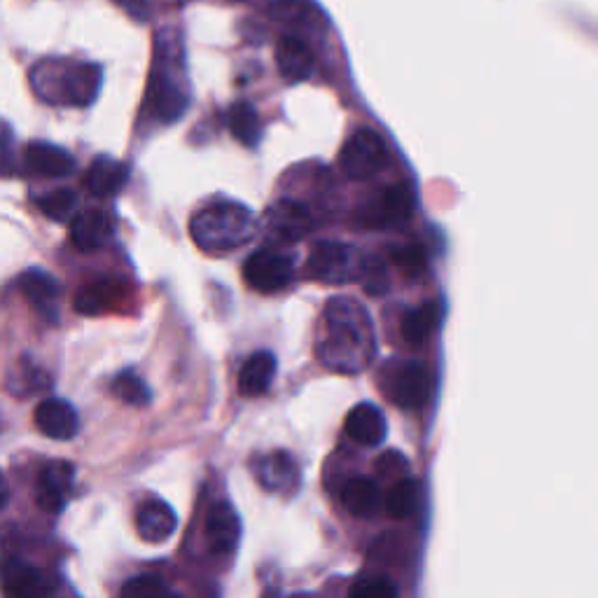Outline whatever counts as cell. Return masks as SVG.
Here are the masks:
<instances>
[{
	"instance_id": "obj_1",
	"label": "cell",
	"mask_w": 598,
	"mask_h": 598,
	"mask_svg": "<svg viewBox=\"0 0 598 598\" xmlns=\"http://www.w3.org/2000/svg\"><path fill=\"white\" fill-rule=\"evenodd\" d=\"M315 355L328 369L361 374L377 355V334L369 311L351 297H332L323 309Z\"/></svg>"
},
{
	"instance_id": "obj_2",
	"label": "cell",
	"mask_w": 598,
	"mask_h": 598,
	"mask_svg": "<svg viewBox=\"0 0 598 598\" xmlns=\"http://www.w3.org/2000/svg\"><path fill=\"white\" fill-rule=\"evenodd\" d=\"M101 82L103 73L97 64L43 62L31 73V85L37 97L54 106H91L99 97Z\"/></svg>"
},
{
	"instance_id": "obj_3",
	"label": "cell",
	"mask_w": 598,
	"mask_h": 598,
	"mask_svg": "<svg viewBox=\"0 0 598 598\" xmlns=\"http://www.w3.org/2000/svg\"><path fill=\"white\" fill-rule=\"evenodd\" d=\"M257 234V218L241 203H215L190 222V236L203 253H230Z\"/></svg>"
},
{
	"instance_id": "obj_4",
	"label": "cell",
	"mask_w": 598,
	"mask_h": 598,
	"mask_svg": "<svg viewBox=\"0 0 598 598\" xmlns=\"http://www.w3.org/2000/svg\"><path fill=\"white\" fill-rule=\"evenodd\" d=\"M365 255L340 241H321L307 259V274L318 284L342 286L361 280Z\"/></svg>"
},
{
	"instance_id": "obj_5",
	"label": "cell",
	"mask_w": 598,
	"mask_h": 598,
	"mask_svg": "<svg viewBox=\"0 0 598 598\" xmlns=\"http://www.w3.org/2000/svg\"><path fill=\"white\" fill-rule=\"evenodd\" d=\"M384 386L400 409H421L433 396V374L421 361H402L386 367Z\"/></svg>"
},
{
	"instance_id": "obj_6",
	"label": "cell",
	"mask_w": 598,
	"mask_h": 598,
	"mask_svg": "<svg viewBox=\"0 0 598 598\" xmlns=\"http://www.w3.org/2000/svg\"><path fill=\"white\" fill-rule=\"evenodd\" d=\"M388 162L386 143L377 131L361 129L344 143L340 153V166L351 180H369L377 176Z\"/></svg>"
},
{
	"instance_id": "obj_7",
	"label": "cell",
	"mask_w": 598,
	"mask_h": 598,
	"mask_svg": "<svg viewBox=\"0 0 598 598\" xmlns=\"http://www.w3.org/2000/svg\"><path fill=\"white\" fill-rule=\"evenodd\" d=\"M414 192L407 182L388 185L374 197L365 209H363V224L374 230H390V228H402L414 215Z\"/></svg>"
},
{
	"instance_id": "obj_8",
	"label": "cell",
	"mask_w": 598,
	"mask_h": 598,
	"mask_svg": "<svg viewBox=\"0 0 598 598\" xmlns=\"http://www.w3.org/2000/svg\"><path fill=\"white\" fill-rule=\"evenodd\" d=\"M292 257L276 253V251H255L246 262H243V280L255 292L272 295L290 286L292 280Z\"/></svg>"
},
{
	"instance_id": "obj_9",
	"label": "cell",
	"mask_w": 598,
	"mask_h": 598,
	"mask_svg": "<svg viewBox=\"0 0 598 598\" xmlns=\"http://www.w3.org/2000/svg\"><path fill=\"white\" fill-rule=\"evenodd\" d=\"M313 228L311 211L304 203L292 199H280L265 211L262 218V232L274 243H297L302 241Z\"/></svg>"
},
{
	"instance_id": "obj_10",
	"label": "cell",
	"mask_w": 598,
	"mask_h": 598,
	"mask_svg": "<svg viewBox=\"0 0 598 598\" xmlns=\"http://www.w3.org/2000/svg\"><path fill=\"white\" fill-rule=\"evenodd\" d=\"M147 106L153 110V115L162 122L178 120L187 108V89L182 80L176 78V73L166 68L164 56L153 70V78H150Z\"/></svg>"
},
{
	"instance_id": "obj_11",
	"label": "cell",
	"mask_w": 598,
	"mask_h": 598,
	"mask_svg": "<svg viewBox=\"0 0 598 598\" xmlns=\"http://www.w3.org/2000/svg\"><path fill=\"white\" fill-rule=\"evenodd\" d=\"M75 467L68 461H49L35 481V500L45 512H62L73 496Z\"/></svg>"
},
{
	"instance_id": "obj_12",
	"label": "cell",
	"mask_w": 598,
	"mask_h": 598,
	"mask_svg": "<svg viewBox=\"0 0 598 598\" xmlns=\"http://www.w3.org/2000/svg\"><path fill=\"white\" fill-rule=\"evenodd\" d=\"M0 589L14 598L47 596L54 591V579H49L37 568L24 564V561L3 558L0 561Z\"/></svg>"
},
{
	"instance_id": "obj_13",
	"label": "cell",
	"mask_w": 598,
	"mask_h": 598,
	"mask_svg": "<svg viewBox=\"0 0 598 598\" xmlns=\"http://www.w3.org/2000/svg\"><path fill=\"white\" fill-rule=\"evenodd\" d=\"M33 421L45 438L59 440V442L75 438L80 430L78 411H75V407L62 398H47L37 405Z\"/></svg>"
},
{
	"instance_id": "obj_14",
	"label": "cell",
	"mask_w": 598,
	"mask_h": 598,
	"mask_svg": "<svg viewBox=\"0 0 598 598\" xmlns=\"http://www.w3.org/2000/svg\"><path fill=\"white\" fill-rule=\"evenodd\" d=\"M241 538V519L230 502H213L206 514V540L215 554L228 556Z\"/></svg>"
},
{
	"instance_id": "obj_15",
	"label": "cell",
	"mask_w": 598,
	"mask_h": 598,
	"mask_svg": "<svg viewBox=\"0 0 598 598\" xmlns=\"http://www.w3.org/2000/svg\"><path fill=\"white\" fill-rule=\"evenodd\" d=\"M112 236H115V220L106 211L89 209L75 215L70 222V241L78 251H99L110 243Z\"/></svg>"
},
{
	"instance_id": "obj_16",
	"label": "cell",
	"mask_w": 598,
	"mask_h": 598,
	"mask_svg": "<svg viewBox=\"0 0 598 598\" xmlns=\"http://www.w3.org/2000/svg\"><path fill=\"white\" fill-rule=\"evenodd\" d=\"M344 428H346V435L355 444L367 446V449H374V446L384 444L386 433H388L384 411L377 405H372V402L355 405L348 411Z\"/></svg>"
},
{
	"instance_id": "obj_17",
	"label": "cell",
	"mask_w": 598,
	"mask_h": 598,
	"mask_svg": "<svg viewBox=\"0 0 598 598\" xmlns=\"http://www.w3.org/2000/svg\"><path fill=\"white\" fill-rule=\"evenodd\" d=\"M26 171L41 178H64L70 176L75 168V159L68 150L52 143H29L24 147Z\"/></svg>"
},
{
	"instance_id": "obj_18",
	"label": "cell",
	"mask_w": 598,
	"mask_h": 598,
	"mask_svg": "<svg viewBox=\"0 0 598 598\" xmlns=\"http://www.w3.org/2000/svg\"><path fill=\"white\" fill-rule=\"evenodd\" d=\"M257 481L272 494H290L299 484V467L286 452H272L255 465Z\"/></svg>"
},
{
	"instance_id": "obj_19",
	"label": "cell",
	"mask_w": 598,
	"mask_h": 598,
	"mask_svg": "<svg viewBox=\"0 0 598 598\" xmlns=\"http://www.w3.org/2000/svg\"><path fill=\"white\" fill-rule=\"evenodd\" d=\"M178 529V514L171 510V505L162 500H150L141 505L136 514V531L139 535L150 542V545H159L166 542Z\"/></svg>"
},
{
	"instance_id": "obj_20",
	"label": "cell",
	"mask_w": 598,
	"mask_h": 598,
	"mask_svg": "<svg viewBox=\"0 0 598 598\" xmlns=\"http://www.w3.org/2000/svg\"><path fill=\"white\" fill-rule=\"evenodd\" d=\"M276 66L288 82H302L313 70V52L297 35H284L276 45Z\"/></svg>"
},
{
	"instance_id": "obj_21",
	"label": "cell",
	"mask_w": 598,
	"mask_h": 598,
	"mask_svg": "<svg viewBox=\"0 0 598 598\" xmlns=\"http://www.w3.org/2000/svg\"><path fill=\"white\" fill-rule=\"evenodd\" d=\"M85 182L93 197H101V199L115 197L129 182V166L124 162L101 155L89 164Z\"/></svg>"
},
{
	"instance_id": "obj_22",
	"label": "cell",
	"mask_w": 598,
	"mask_h": 598,
	"mask_svg": "<svg viewBox=\"0 0 598 598\" xmlns=\"http://www.w3.org/2000/svg\"><path fill=\"white\" fill-rule=\"evenodd\" d=\"M276 377V355L269 351H257L243 363L239 372V392L243 398L265 396Z\"/></svg>"
},
{
	"instance_id": "obj_23",
	"label": "cell",
	"mask_w": 598,
	"mask_h": 598,
	"mask_svg": "<svg viewBox=\"0 0 598 598\" xmlns=\"http://www.w3.org/2000/svg\"><path fill=\"white\" fill-rule=\"evenodd\" d=\"M342 502L346 505V510L353 517H358V519H372L374 514L381 510V505H384L377 481L365 477V475L351 477L344 484Z\"/></svg>"
},
{
	"instance_id": "obj_24",
	"label": "cell",
	"mask_w": 598,
	"mask_h": 598,
	"mask_svg": "<svg viewBox=\"0 0 598 598\" xmlns=\"http://www.w3.org/2000/svg\"><path fill=\"white\" fill-rule=\"evenodd\" d=\"M440 318H442V311H440V304L435 302H425L421 307L407 311L400 325L405 342L411 346H423L438 330Z\"/></svg>"
},
{
	"instance_id": "obj_25",
	"label": "cell",
	"mask_w": 598,
	"mask_h": 598,
	"mask_svg": "<svg viewBox=\"0 0 598 598\" xmlns=\"http://www.w3.org/2000/svg\"><path fill=\"white\" fill-rule=\"evenodd\" d=\"M122 286L112 280H99V284L85 286L75 295V311L82 315H101L120 302Z\"/></svg>"
},
{
	"instance_id": "obj_26",
	"label": "cell",
	"mask_w": 598,
	"mask_h": 598,
	"mask_svg": "<svg viewBox=\"0 0 598 598\" xmlns=\"http://www.w3.org/2000/svg\"><path fill=\"white\" fill-rule=\"evenodd\" d=\"M419 505H421V484L414 477L398 479L396 484L390 486L388 494H386V500H384L386 514L390 519H398V521H405L411 514H417Z\"/></svg>"
},
{
	"instance_id": "obj_27",
	"label": "cell",
	"mask_w": 598,
	"mask_h": 598,
	"mask_svg": "<svg viewBox=\"0 0 598 598\" xmlns=\"http://www.w3.org/2000/svg\"><path fill=\"white\" fill-rule=\"evenodd\" d=\"M228 126L232 131V136L246 147H255L262 139V120L257 115V110L246 101H239L230 108Z\"/></svg>"
},
{
	"instance_id": "obj_28",
	"label": "cell",
	"mask_w": 598,
	"mask_h": 598,
	"mask_svg": "<svg viewBox=\"0 0 598 598\" xmlns=\"http://www.w3.org/2000/svg\"><path fill=\"white\" fill-rule=\"evenodd\" d=\"M19 290L37 307H47L59 297V284H56V278L52 274L43 269H29L19 276Z\"/></svg>"
},
{
	"instance_id": "obj_29",
	"label": "cell",
	"mask_w": 598,
	"mask_h": 598,
	"mask_svg": "<svg viewBox=\"0 0 598 598\" xmlns=\"http://www.w3.org/2000/svg\"><path fill=\"white\" fill-rule=\"evenodd\" d=\"M8 388L19 398L24 396L31 398V396H37V392H43L45 388H49V377L31 361H22L10 372Z\"/></svg>"
},
{
	"instance_id": "obj_30",
	"label": "cell",
	"mask_w": 598,
	"mask_h": 598,
	"mask_svg": "<svg viewBox=\"0 0 598 598\" xmlns=\"http://www.w3.org/2000/svg\"><path fill=\"white\" fill-rule=\"evenodd\" d=\"M110 388L115 392V398L131 407H147L153 402V390H150L145 379H141L134 372H120L118 377L112 379Z\"/></svg>"
},
{
	"instance_id": "obj_31",
	"label": "cell",
	"mask_w": 598,
	"mask_h": 598,
	"mask_svg": "<svg viewBox=\"0 0 598 598\" xmlns=\"http://www.w3.org/2000/svg\"><path fill=\"white\" fill-rule=\"evenodd\" d=\"M361 284L363 290L372 297H384L390 290V276L388 267L381 257L365 255V265L361 272Z\"/></svg>"
},
{
	"instance_id": "obj_32",
	"label": "cell",
	"mask_w": 598,
	"mask_h": 598,
	"mask_svg": "<svg viewBox=\"0 0 598 598\" xmlns=\"http://www.w3.org/2000/svg\"><path fill=\"white\" fill-rule=\"evenodd\" d=\"M392 265H396L405 276L417 278L425 272L428 267V255L419 246V243H407V246H400L390 253Z\"/></svg>"
},
{
	"instance_id": "obj_33",
	"label": "cell",
	"mask_w": 598,
	"mask_h": 598,
	"mask_svg": "<svg viewBox=\"0 0 598 598\" xmlns=\"http://www.w3.org/2000/svg\"><path fill=\"white\" fill-rule=\"evenodd\" d=\"M37 206H41V211L54 222H66L70 220L75 206H78V197H75L70 190H54L37 199Z\"/></svg>"
},
{
	"instance_id": "obj_34",
	"label": "cell",
	"mask_w": 598,
	"mask_h": 598,
	"mask_svg": "<svg viewBox=\"0 0 598 598\" xmlns=\"http://www.w3.org/2000/svg\"><path fill=\"white\" fill-rule=\"evenodd\" d=\"M348 594L355 598H396L398 587L392 579L377 575V577H361L358 583L351 585Z\"/></svg>"
},
{
	"instance_id": "obj_35",
	"label": "cell",
	"mask_w": 598,
	"mask_h": 598,
	"mask_svg": "<svg viewBox=\"0 0 598 598\" xmlns=\"http://www.w3.org/2000/svg\"><path fill=\"white\" fill-rule=\"evenodd\" d=\"M168 594H171V589H168L157 575H136L122 587V596H129V598H150V596H168Z\"/></svg>"
},
{
	"instance_id": "obj_36",
	"label": "cell",
	"mask_w": 598,
	"mask_h": 598,
	"mask_svg": "<svg viewBox=\"0 0 598 598\" xmlns=\"http://www.w3.org/2000/svg\"><path fill=\"white\" fill-rule=\"evenodd\" d=\"M115 3L129 14L139 19V22H145V19H150V5L147 0H115Z\"/></svg>"
},
{
	"instance_id": "obj_37",
	"label": "cell",
	"mask_w": 598,
	"mask_h": 598,
	"mask_svg": "<svg viewBox=\"0 0 598 598\" xmlns=\"http://www.w3.org/2000/svg\"><path fill=\"white\" fill-rule=\"evenodd\" d=\"M8 500H10V489H8V481H5V477H3V475H0V510H3V508H5V505H8Z\"/></svg>"
},
{
	"instance_id": "obj_38",
	"label": "cell",
	"mask_w": 598,
	"mask_h": 598,
	"mask_svg": "<svg viewBox=\"0 0 598 598\" xmlns=\"http://www.w3.org/2000/svg\"><path fill=\"white\" fill-rule=\"evenodd\" d=\"M236 3H241V0H236Z\"/></svg>"
}]
</instances>
